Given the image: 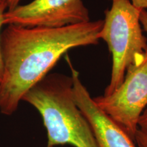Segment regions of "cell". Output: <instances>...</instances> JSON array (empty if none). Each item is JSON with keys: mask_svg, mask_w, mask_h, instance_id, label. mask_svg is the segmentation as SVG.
Returning <instances> with one entry per match:
<instances>
[{"mask_svg": "<svg viewBox=\"0 0 147 147\" xmlns=\"http://www.w3.org/2000/svg\"><path fill=\"white\" fill-rule=\"evenodd\" d=\"M135 142L138 147H147V132L138 129L135 136Z\"/></svg>", "mask_w": 147, "mask_h": 147, "instance_id": "cell-8", "label": "cell"}, {"mask_svg": "<svg viewBox=\"0 0 147 147\" xmlns=\"http://www.w3.org/2000/svg\"><path fill=\"white\" fill-rule=\"evenodd\" d=\"M38 110L47 132V147H98L89 121L73 96L71 76L48 74L23 97Z\"/></svg>", "mask_w": 147, "mask_h": 147, "instance_id": "cell-2", "label": "cell"}, {"mask_svg": "<svg viewBox=\"0 0 147 147\" xmlns=\"http://www.w3.org/2000/svg\"><path fill=\"white\" fill-rule=\"evenodd\" d=\"M21 0H6V4L8 6V10H11V9L15 8L20 4V1Z\"/></svg>", "mask_w": 147, "mask_h": 147, "instance_id": "cell-12", "label": "cell"}, {"mask_svg": "<svg viewBox=\"0 0 147 147\" xmlns=\"http://www.w3.org/2000/svg\"><path fill=\"white\" fill-rule=\"evenodd\" d=\"M132 4L140 10L147 9V0H130Z\"/></svg>", "mask_w": 147, "mask_h": 147, "instance_id": "cell-10", "label": "cell"}, {"mask_svg": "<svg viewBox=\"0 0 147 147\" xmlns=\"http://www.w3.org/2000/svg\"><path fill=\"white\" fill-rule=\"evenodd\" d=\"M99 38L107 44L112 55V71L104 95L113 93L122 84L127 70L144 54L147 39L142 33L140 16L142 10L130 0H111Z\"/></svg>", "mask_w": 147, "mask_h": 147, "instance_id": "cell-3", "label": "cell"}, {"mask_svg": "<svg viewBox=\"0 0 147 147\" xmlns=\"http://www.w3.org/2000/svg\"><path fill=\"white\" fill-rule=\"evenodd\" d=\"M93 100L135 141L139 119L147 108V49L129 66L118 89Z\"/></svg>", "mask_w": 147, "mask_h": 147, "instance_id": "cell-4", "label": "cell"}, {"mask_svg": "<svg viewBox=\"0 0 147 147\" xmlns=\"http://www.w3.org/2000/svg\"><path fill=\"white\" fill-rule=\"evenodd\" d=\"M1 2H6V0H0V3Z\"/></svg>", "mask_w": 147, "mask_h": 147, "instance_id": "cell-13", "label": "cell"}, {"mask_svg": "<svg viewBox=\"0 0 147 147\" xmlns=\"http://www.w3.org/2000/svg\"><path fill=\"white\" fill-rule=\"evenodd\" d=\"M140 21L141 25H142L144 30L147 33V11L145 10H142L140 16Z\"/></svg>", "mask_w": 147, "mask_h": 147, "instance_id": "cell-11", "label": "cell"}, {"mask_svg": "<svg viewBox=\"0 0 147 147\" xmlns=\"http://www.w3.org/2000/svg\"><path fill=\"white\" fill-rule=\"evenodd\" d=\"M102 20L59 28L8 25L1 33L4 64L0 112L11 115L29 90L47 76L65 53L99 43Z\"/></svg>", "mask_w": 147, "mask_h": 147, "instance_id": "cell-1", "label": "cell"}, {"mask_svg": "<svg viewBox=\"0 0 147 147\" xmlns=\"http://www.w3.org/2000/svg\"><path fill=\"white\" fill-rule=\"evenodd\" d=\"M138 127L141 130L147 132V108L143 112L139 119Z\"/></svg>", "mask_w": 147, "mask_h": 147, "instance_id": "cell-9", "label": "cell"}, {"mask_svg": "<svg viewBox=\"0 0 147 147\" xmlns=\"http://www.w3.org/2000/svg\"><path fill=\"white\" fill-rule=\"evenodd\" d=\"M68 63L73 82L74 99L89 121L98 147H136L135 141L98 107L82 84L78 71L71 66L69 59Z\"/></svg>", "mask_w": 147, "mask_h": 147, "instance_id": "cell-6", "label": "cell"}, {"mask_svg": "<svg viewBox=\"0 0 147 147\" xmlns=\"http://www.w3.org/2000/svg\"><path fill=\"white\" fill-rule=\"evenodd\" d=\"M91 21L82 0H34L7 10L4 25L59 28Z\"/></svg>", "mask_w": 147, "mask_h": 147, "instance_id": "cell-5", "label": "cell"}, {"mask_svg": "<svg viewBox=\"0 0 147 147\" xmlns=\"http://www.w3.org/2000/svg\"><path fill=\"white\" fill-rule=\"evenodd\" d=\"M8 10L6 2L0 3V82L2 80L3 75V69H4V64H3V59L2 54V49H1V27L4 25V14Z\"/></svg>", "mask_w": 147, "mask_h": 147, "instance_id": "cell-7", "label": "cell"}]
</instances>
